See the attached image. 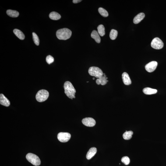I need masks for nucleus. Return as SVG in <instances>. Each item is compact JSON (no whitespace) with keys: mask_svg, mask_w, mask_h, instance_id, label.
I'll return each instance as SVG.
<instances>
[{"mask_svg":"<svg viewBox=\"0 0 166 166\" xmlns=\"http://www.w3.org/2000/svg\"><path fill=\"white\" fill-rule=\"evenodd\" d=\"M64 89L65 93L66 95L71 99L75 98L76 90L72 84L69 81H66L64 84Z\"/></svg>","mask_w":166,"mask_h":166,"instance_id":"1","label":"nucleus"},{"mask_svg":"<svg viewBox=\"0 0 166 166\" xmlns=\"http://www.w3.org/2000/svg\"><path fill=\"white\" fill-rule=\"evenodd\" d=\"M72 32L70 29L64 28L59 29L56 32L57 37L60 40H66L71 37Z\"/></svg>","mask_w":166,"mask_h":166,"instance_id":"2","label":"nucleus"},{"mask_svg":"<svg viewBox=\"0 0 166 166\" xmlns=\"http://www.w3.org/2000/svg\"><path fill=\"white\" fill-rule=\"evenodd\" d=\"M49 96V93L47 90H41L38 92L36 95V98L39 102H42L47 100Z\"/></svg>","mask_w":166,"mask_h":166,"instance_id":"3","label":"nucleus"},{"mask_svg":"<svg viewBox=\"0 0 166 166\" xmlns=\"http://www.w3.org/2000/svg\"><path fill=\"white\" fill-rule=\"evenodd\" d=\"M26 158L27 161L33 165L38 166L41 164V161L40 158L38 156L33 153H28L26 156Z\"/></svg>","mask_w":166,"mask_h":166,"instance_id":"4","label":"nucleus"},{"mask_svg":"<svg viewBox=\"0 0 166 166\" xmlns=\"http://www.w3.org/2000/svg\"><path fill=\"white\" fill-rule=\"evenodd\" d=\"M88 73L91 76L95 77L98 79L102 77L104 74L100 68L95 67H92L89 68Z\"/></svg>","mask_w":166,"mask_h":166,"instance_id":"5","label":"nucleus"},{"mask_svg":"<svg viewBox=\"0 0 166 166\" xmlns=\"http://www.w3.org/2000/svg\"><path fill=\"white\" fill-rule=\"evenodd\" d=\"M164 44L163 42L160 38L156 37L152 40L151 46L156 49H160L163 47Z\"/></svg>","mask_w":166,"mask_h":166,"instance_id":"6","label":"nucleus"},{"mask_svg":"<svg viewBox=\"0 0 166 166\" xmlns=\"http://www.w3.org/2000/svg\"><path fill=\"white\" fill-rule=\"evenodd\" d=\"M71 135L67 132H60L58 134L57 138L59 141L62 143H66L70 139Z\"/></svg>","mask_w":166,"mask_h":166,"instance_id":"7","label":"nucleus"},{"mask_svg":"<svg viewBox=\"0 0 166 166\" xmlns=\"http://www.w3.org/2000/svg\"><path fill=\"white\" fill-rule=\"evenodd\" d=\"M157 65V62L156 61H153L147 64L145 68L147 72L151 73L155 70Z\"/></svg>","mask_w":166,"mask_h":166,"instance_id":"8","label":"nucleus"},{"mask_svg":"<svg viewBox=\"0 0 166 166\" xmlns=\"http://www.w3.org/2000/svg\"><path fill=\"white\" fill-rule=\"evenodd\" d=\"M82 122L84 125L88 127L94 126L96 124L95 120L91 118H86L82 120Z\"/></svg>","mask_w":166,"mask_h":166,"instance_id":"9","label":"nucleus"},{"mask_svg":"<svg viewBox=\"0 0 166 166\" xmlns=\"http://www.w3.org/2000/svg\"><path fill=\"white\" fill-rule=\"evenodd\" d=\"M0 104L7 107H9L10 104L9 100L2 93L0 94Z\"/></svg>","mask_w":166,"mask_h":166,"instance_id":"10","label":"nucleus"},{"mask_svg":"<svg viewBox=\"0 0 166 166\" xmlns=\"http://www.w3.org/2000/svg\"><path fill=\"white\" fill-rule=\"evenodd\" d=\"M107 78L106 77L105 74H103V75L102 77L96 79V82L97 85L101 84L102 85H104L108 81L107 80Z\"/></svg>","mask_w":166,"mask_h":166,"instance_id":"11","label":"nucleus"},{"mask_svg":"<svg viewBox=\"0 0 166 166\" xmlns=\"http://www.w3.org/2000/svg\"><path fill=\"white\" fill-rule=\"evenodd\" d=\"M122 77L123 81L125 85H129L131 84V81L129 75L126 72H124L122 74Z\"/></svg>","mask_w":166,"mask_h":166,"instance_id":"12","label":"nucleus"},{"mask_svg":"<svg viewBox=\"0 0 166 166\" xmlns=\"http://www.w3.org/2000/svg\"><path fill=\"white\" fill-rule=\"evenodd\" d=\"M97 152V149L95 147H92L87 152L86 158L88 160H90L94 156Z\"/></svg>","mask_w":166,"mask_h":166,"instance_id":"13","label":"nucleus"},{"mask_svg":"<svg viewBox=\"0 0 166 166\" xmlns=\"http://www.w3.org/2000/svg\"><path fill=\"white\" fill-rule=\"evenodd\" d=\"M145 17V14L143 13H141L138 14L134 19L133 22L135 24H138L143 20Z\"/></svg>","mask_w":166,"mask_h":166,"instance_id":"14","label":"nucleus"},{"mask_svg":"<svg viewBox=\"0 0 166 166\" xmlns=\"http://www.w3.org/2000/svg\"><path fill=\"white\" fill-rule=\"evenodd\" d=\"M91 37L94 39L95 41L97 43H99L101 42V38L98 32L96 30H93L91 34Z\"/></svg>","mask_w":166,"mask_h":166,"instance_id":"15","label":"nucleus"},{"mask_svg":"<svg viewBox=\"0 0 166 166\" xmlns=\"http://www.w3.org/2000/svg\"><path fill=\"white\" fill-rule=\"evenodd\" d=\"M143 93L146 94L151 95L155 94L157 92V90L150 88L146 87L143 89Z\"/></svg>","mask_w":166,"mask_h":166,"instance_id":"16","label":"nucleus"},{"mask_svg":"<svg viewBox=\"0 0 166 166\" xmlns=\"http://www.w3.org/2000/svg\"><path fill=\"white\" fill-rule=\"evenodd\" d=\"M13 32L17 37L20 40H23L25 39V35L23 32L18 29H15L13 30Z\"/></svg>","mask_w":166,"mask_h":166,"instance_id":"17","label":"nucleus"},{"mask_svg":"<svg viewBox=\"0 0 166 166\" xmlns=\"http://www.w3.org/2000/svg\"><path fill=\"white\" fill-rule=\"evenodd\" d=\"M49 16L50 18L53 20H58L61 18L60 15L55 12H53L50 13Z\"/></svg>","mask_w":166,"mask_h":166,"instance_id":"18","label":"nucleus"},{"mask_svg":"<svg viewBox=\"0 0 166 166\" xmlns=\"http://www.w3.org/2000/svg\"><path fill=\"white\" fill-rule=\"evenodd\" d=\"M7 13L8 16L13 18L17 17L19 15V12L17 11L11 10H8L7 11Z\"/></svg>","mask_w":166,"mask_h":166,"instance_id":"19","label":"nucleus"},{"mask_svg":"<svg viewBox=\"0 0 166 166\" xmlns=\"http://www.w3.org/2000/svg\"><path fill=\"white\" fill-rule=\"evenodd\" d=\"M133 132L131 131H126L123 135V137L125 140H129L132 137Z\"/></svg>","mask_w":166,"mask_h":166,"instance_id":"20","label":"nucleus"},{"mask_svg":"<svg viewBox=\"0 0 166 166\" xmlns=\"http://www.w3.org/2000/svg\"><path fill=\"white\" fill-rule=\"evenodd\" d=\"M97 32L101 37H103L105 34V28L103 25H100L97 27Z\"/></svg>","mask_w":166,"mask_h":166,"instance_id":"21","label":"nucleus"},{"mask_svg":"<svg viewBox=\"0 0 166 166\" xmlns=\"http://www.w3.org/2000/svg\"><path fill=\"white\" fill-rule=\"evenodd\" d=\"M118 32L117 30L114 29H112L110 32V37L112 40H115L118 36Z\"/></svg>","mask_w":166,"mask_h":166,"instance_id":"22","label":"nucleus"},{"mask_svg":"<svg viewBox=\"0 0 166 166\" xmlns=\"http://www.w3.org/2000/svg\"><path fill=\"white\" fill-rule=\"evenodd\" d=\"M98 12L100 14L104 17H107L108 16L109 14L108 12L105 9L102 8H99Z\"/></svg>","mask_w":166,"mask_h":166,"instance_id":"23","label":"nucleus"},{"mask_svg":"<svg viewBox=\"0 0 166 166\" xmlns=\"http://www.w3.org/2000/svg\"><path fill=\"white\" fill-rule=\"evenodd\" d=\"M33 38L35 44L37 46H39L40 44V40L38 36L36 33L33 32L32 33Z\"/></svg>","mask_w":166,"mask_h":166,"instance_id":"24","label":"nucleus"},{"mask_svg":"<svg viewBox=\"0 0 166 166\" xmlns=\"http://www.w3.org/2000/svg\"><path fill=\"white\" fill-rule=\"evenodd\" d=\"M121 161L125 165H128L129 163L130 160L129 157L127 156H124L121 159Z\"/></svg>","mask_w":166,"mask_h":166,"instance_id":"25","label":"nucleus"},{"mask_svg":"<svg viewBox=\"0 0 166 166\" xmlns=\"http://www.w3.org/2000/svg\"><path fill=\"white\" fill-rule=\"evenodd\" d=\"M54 60L53 57L50 55L47 56L46 58V61L49 64L52 63L54 62Z\"/></svg>","mask_w":166,"mask_h":166,"instance_id":"26","label":"nucleus"},{"mask_svg":"<svg viewBox=\"0 0 166 166\" xmlns=\"http://www.w3.org/2000/svg\"><path fill=\"white\" fill-rule=\"evenodd\" d=\"M82 1H81H81L80 0H73V2L74 3L77 4L78 3L81 2Z\"/></svg>","mask_w":166,"mask_h":166,"instance_id":"27","label":"nucleus"},{"mask_svg":"<svg viewBox=\"0 0 166 166\" xmlns=\"http://www.w3.org/2000/svg\"><path fill=\"white\" fill-rule=\"evenodd\" d=\"M93 80H94V79H95V78H93Z\"/></svg>","mask_w":166,"mask_h":166,"instance_id":"28","label":"nucleus"}]
</instances>
